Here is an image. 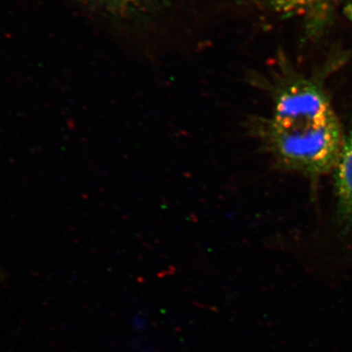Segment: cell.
Masks as SVG:
<instances>
[{"instance_id":"6da1fadb","label":"cell","mask_w":352,"mask_h":352,"mask_svg":"<svg viewBox=\"0 0 352 352\" xmlns=\"http://www.w3.org/2000/svg\"><path fill=\"white\" fill-rule=\"evenodd\" d=\"M273 96L270 117L256 120L254 131L275 161L309 177L336 168L344 141L323 88L305 76H289Z\"/></svg>"},{"instance_id":"3957f363","label":"cell","mask_w":352,"mask_h":352,"mask_svg":"<svg viewBox=\"0 0 352 352\" xmlns=\"http://www.w3.org/2000/svg\"><path fill=\"white\" fill-rule=\"evenodd\" d=\"M95 3L115 12H129L141 8L152 0H94Z\"/></svg>"},{"instance_id":"7a4b0ae2","label":"cell","mask_w":352,"mask_h":352,"mask_svg":"<svg viewBox=\"0 0 352 352\" xmlns=\"http://www.w3.org/2000/svg\"><path fill=\"white\" fill-rule=\"evenodd\" d=\"M336 187L340 214L352 227V132L344 141L337 166Z\"/></svg>"}]
</instances>
